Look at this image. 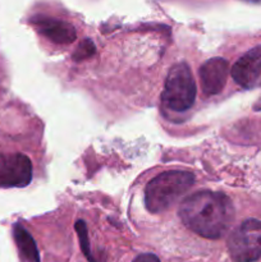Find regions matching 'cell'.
Instances as JSON below:
<instances>
[{"instance_id": "1", "label": "cell", "mask_w": 261, "mask_h": 262, "mask_svg": "<svg viewBox=\"0 0 261 262\" xmlns=\"http://www.w3.org/2000/svg\"><path fill=\"white\" fill-rule=\"evenodd\" d=\"M178 215L182 223L200 237L219 239L232 227L234 207L222 192L199 191L182 201Z\"/></svg>"}, {"instance_id": "2", "label": "cell", "mask_w": 261, "mask_h": 262, "mask_svg": "<svg viewBox=\"0 0 261 262\" xmlns=\"http://www.w3.org/2000/svg\"><path fill=\"white\" fill-rule=\"evenodd\" d=\"M194 176L184 170H169L151 179L145 188V206L153 214L170 209L193 186Z\"/></svg>"}, {"instance_id": "3", "label": "cell", "mask_w": 261, "mask_h": 262, "mask_svg": "<svg viewBox=\"0 0 261 262\" xmlns=\"http://www.w3.org/2000/svg\"><path fill=\"white\" fill-rule=\"evenodd\" d=\"M196 99V83L187 63H177L166 76L161 101L164 106L176 113L187 112Z\"/></svg>"}, {"instance_id": "4", "label": "cell", "mask_w": 261, "mask_h": 262, "mask_svg": "<svg viewBox=\"0 0 261 262\" xmlns=\"http://www.w3.org/2000/svg\"><path fill=\"white\" fill-rule=\"evenodd\" d=\"M228 251L233 262H255L261 258V222L247 219L228 238Z\"/></svg>"}, {"instance_id": "5", "label": "cell", "mask_w": 261, "mask_h": 262, "mask_svg": "<svg viewBox=\"0 0 261 262\" xmlns=\"http://www.w3.org/2000/svg\"><path fill=\"white\" fill-rule=\"evenodd\" d=\"M32 181V163L19 152L0 154V187L23 188Z\"/></svg>"}, {"instance_id": "6", "label": "cell", "mask_w": 261, "mask_h": 262, "mask_svg": "<svg viewBox=\"0 0 261 262\" xmlns=\"http://www.w3.org/2000/svg\"><path fill=\"white\" fill-rule=\"evenodd\" d=\"M235 83L243 89H252L261 78V45L243 54L230 69Z\"/></svg>"}, {"instance_id": "7", "label": "cell", "mask_w": 261, "mask_h": 262, "mask_svg": "<svg viewBox=\"0 0 261 262\" xmlns=\"http://www.w3.org/2000/svg\"><path fill=\"white\" fill-rule=\"evenodd\" d=\"M30 22L31 25L35 26L41 36L58 45H68V43L74 42L77 38L76 28L66 20L38 14L33 15Z\"/></svg>"}, {"instance_id": "8", "label": "cell", "mask_w": 261, "mask_h": 262, "mask_svg": "<svg viewBox=\"0 0 261 262\" xmlns=\"http://www.w3.org/2000/svg\"><path fill=\"white\" fill-rule=\"evenodd\" d=\"M229 64L224 58H211L205 61L200 68L202 91L206 95H217L227 83Z\"/></svg>"}, {"instance_id": "9", "label": "cell", "mask_w": 261, "mask_h": 262, "mask_svg": "<svg viewBox=\"0 0 261 262\" xmlns=\"http://www.w3.org/2000/svg\"><path fill=\"white\" fill-rule=\"evenodd\" d=\"M13 237L19 252L20 260L23 262H40V253L32 235L20 224L13 227Z\"/></svg>"}, {"instance_id": "10", "label": "cell", "mask_w": 261, "mask_h": 262, "mask_svg": "<svg viewBox=\"0 0 261 262\" xmlns=\"http://www.w3.org/2000/svg\"><path fill=\"white\" fill-rule=\"evenodd\" d=\"M74 229H76L77 235H78L79 239V246H81L82 253L84 255V257L87 258L89 262H100L94 257L91 252V245H90V238H89V230H87V225L83 220H77L76 225H74Z\"/></svg>"}, {"instance_id": "11", "label": "cell", "mask_w": 261, "mask_h": 262, "mask_svg": "<svg viewBox=\"0 0 261 262\" xmlns=\"http://www.w3.org/2000/svg\"><path fill=\"white\" fill-rule=\"evenodd\" d=\"M95 54V45L91 40H84L83 42H81V45L78 46L76 51L73 54L74 60H83V59L90 58Z\"/></svg>"}, {"instance_id": "12", "label": "cell", "mask_w": 261, "mask_h": 262, "mask_svg": "<svg viewBox=\"0 0 261 262\" xmlns=\"http://www.w3.org/2000/svg\"><path fill=\"white\" fill-rule=\"evenodd\" d=\"M132 262H160V260L154 253H142V255L137 256Z\"/></svg>"}, {"instance_id": "13", "label": "cell", "mask_w": 261, "mask_h": 262, "mask_svg": "<svg viewBox=\"0 0 261 262\" xmlns=\"http://www.w3.org/2000/svg\"><path fill=\"white\" fill-rule=\"evenodd\" d=\"M253 2H258V0H253Z\"/></svg>"}]
</instances>
